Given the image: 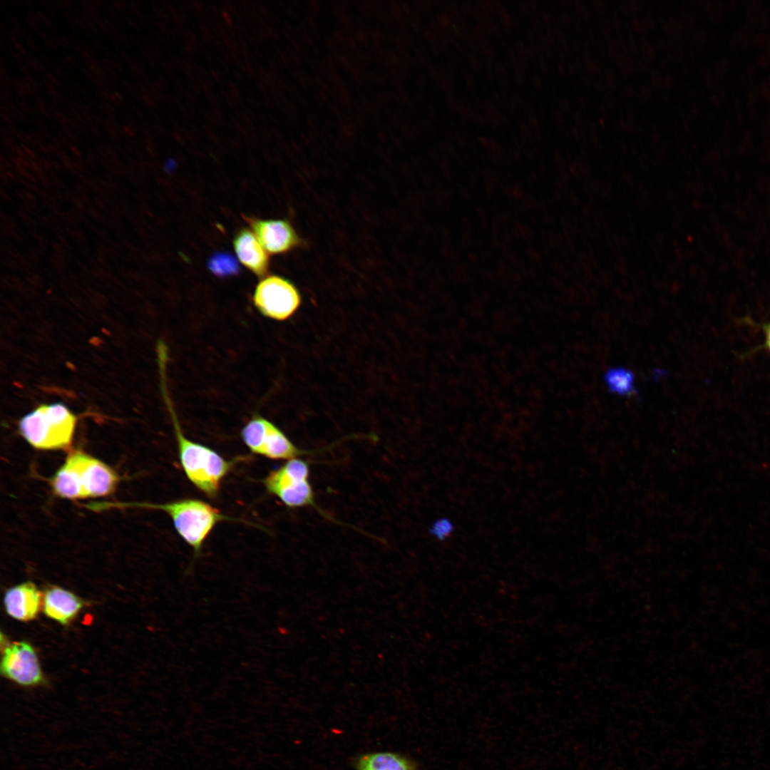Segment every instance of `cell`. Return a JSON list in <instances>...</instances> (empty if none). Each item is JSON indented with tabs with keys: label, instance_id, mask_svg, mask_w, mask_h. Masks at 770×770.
I'll use <instances>...</instances> for the list:
<instances>
[{
	"label": "cell",
	"instance_id": "1",
	"mask_svg": "<svg viewBox=\"0 0 770 770\" xmlns=\"http://www.w3.org/2000/svg\"><path fill=\"white\" fill-rule=\"evenodd\" d=\"M160 367L162 393L174 427L181 466L188 479L198 490L210 498H215L220 491L222 480L240 458L226 460L215 450L192 441L184 435L167 391L165 365Z\"/></svg>",
	"mask_w": 770,
	"mask_h": 770
},
{
	"label": "cell",
	"instance_id": "2",
	"mask_svg": "<svg viewBox=\"0 0 770 770\" xmlns=\"http://www.w3.org/2000/svg\"><path fill=\"white\" fill-rule=\"evenodd\" d=\"M138 507L160 510L171 518L178 534L188 544L197 557L202 545L216 525L224 520H236L212 505L196 498H183L166 503H91L88 508L99 511L108 508Z\"/></svg>",
	"mask_w": 770,
	"mask_h": 770
},
{
	"label": "cell",
	"instance_id": "3",
	"mask_svg": "<svg viewBox=\"0 0 770 770\" xmlns=\"http://www.w3.org/2000/svg\"><path fill=\"white\" fill-rule=\"evenodd\" d=\"M118 482V475L109 466L81 451H73L50 483L56 496L76 500L111 495Z\"/></svg>",
	"mask_w": 770,
	"mask_h": 770
},
{
	"label": "cell",
	"instance_id": "4",
	"mask_svg": "<svg viewBox=\"0 0 770 770\" xmlns=\"http://www.w3.org/2000/svg\"><path fill=\"white\" fill-rule=\"evenodd\" d=\"M77 418L61 402L41 404L24 416L19 422V431L34 448L39 450H59L71 444Z\"/></svg>",
	"mask_w": 770,
	"mask_h": 770
},
{
	"label": "cell",
	"instance_id": "5",
	"mask_svg": "<svg viewBox=\"0 0 770 770\" xmlns=\"http://www.w3.org/2000/svg\"><path fill=\"white\" fill-rule=\"evenodd\" d=\"M267 491L292 508L310 506L330 518L317 505L309 482L308 463L298 458L288 460L262 480Z\"/></svg>",
	"mask_w": 770,
	"mask_h": 770
},
{
	"label": "cell",
	"instance_id": "6",
	"mask_svg": "<svg viewBox=\"0 0 770 770\" xmlns=\"http://www.w3.org/2000/svg\"><path fill=\"white\" fill-rule=\"evenodd\" d=\"M250 451L273 460H291L311 453L299 448L274 423L256 414L241 431Z\"/></svg>",
	"mask_w": 770,
	"mask_h": 770
},
{
	"label": "cell",
	"instance_id": "7",
	"mask_svg": "<svg viewBox=\"0 0 770 770\" xmlns=\"http://www.w3.org/2000/svg\"><path fill=\"white\" fill-rule=\"evenodd\" d=\"M252 302L262 315L282 322L297 312L302 303V296L290 280L282 276L269 275L257 284Z\"/></svg>",
	"mask_w": 770,
	"mask_h": 770
},
{
	"label": "cell",
	"instance_id": "8",
	"mask_svg": "<svg viewBox=\"0 0 770 770\" xmlns=\"http://www.w3.org/2000/svg\"><path fill=\"white\" fill-rule=\"evenodd\" d=\"M1 674L24 687H34L43 682V675L34 648L24 641L6 646L1 662Z\"/></svg>",
	"mask_w": 770,
	"mask_h": 770
},
{
	"label": "cell",
	"instance_id": "9",
	"mask_svg": "<svg viewBox=\"0 0 770 770\" xmlns=\"http://www.w3.org/2000/svg\"><path fill=\"white\" fill-rule=\"evenodd\" d=\"M245 219L265 250L271 254H286L304 245V240L287 220Z\"/></svg>",
	"mask_w": 770,
	"mask_h": 770
},
{
	"label": "cell",
	"instance_id": "10",
	"mask_svg": "<svg viewBox=\"0 0 770 770\" xmlns=\"http://www.w3.org/2000/svg\"><path fill=\"white\" fill-rule=\"evenodd\" d=\"M41 596L35 584L26 582L8 589L4 596L6 613L22 622L34 620L38 615Z\"/></svg>",
	"mask_w": 770,
	"mask_h": 770
},
{
	"label": "cell",
	"instance_id": "11",
	"mask_svg": "<svg viewBox=\"0 0 770 770\" xmlns=\"http://www.w3.org/2000/svg\"><path fill=\"white\" fill-rule=\"evenodd\" d=\"M233 247L239 261L259 277H265L269 271L270 259L253 232L240 230L233 240Z\"/></svg>",
	"mask_w": 770,
	"mask_h": 770
},
{
	"label": "cell",
	"instance_id": "12",
	"mask_svg": "<svg viewBox=\"0 0 770 770\" xmlns=\"http://www.w3.org/2000/svg\"><path fill=\"white\" fill-rule=\"evenodd\" d=\"M83 602L76 595L58 586H51L43 594L42 607L51 620L66 625L80 612Z\"/></svg>",
	"mask_w": 770,
	"mask_h": 770
},
{
	"label": "cell",
	"instance_id": "13",
	"mask_svg": "<svg viewBox=\"0 0 770 770\" xmlns=\"http://www.w3.org/2000/svg\"><path fill=\"white\" fill-rule=\"evenodd\" d=\"M358 770H413L410 764L398 754L379 752L363 756Z\"/></svg>",
	"mask_w": 770,
	"mask_h": 770
},
{
	"label": "cell",
	"instance_id": "14",
	"mask_svg": "<svg viewBox=\"0 0 770 770\" xmlns=\"http://www.w3.org/2000/svg\"><path fill=\"white\" fill-rule=\"evenodd\" d=\"M207 267L213 274L221 278L232 277L240 272L236 259L226 252L213 254L207 261Z\"/></svg>",
	"mask_w": 770,
	"mask_h": 770
},
{
	"label": "cell",
	"instance_id": "15",
	"mask_svg": "<svg viewBox=\"0 0 770 770\" xmlns=\"http://www.w3.org/2000/svg\"><path fill=\"white\" fill-rule=\"evenodd\" d=\"M610 389L619 394H627L633 390L634 376L630 371L622 368L609 370L605 376Z\"/></svg>",
	"mask_w": 770,
	"mask_h": 770
},
{
	"label": "cell",
	"instance_id": "16",
	"mask_svg": "<svg viewBox=\"0 0 770 770\" xmlns=\"http://www.w3.org/2000/svg\"><path fill=\"white\" fill-rule=\"evenodd\" d=\"M640 51L644 58L650 61L656 56V47L646 38H642L640 42Z\"/></svg>",
	"mask_w": 770,
	"mask_h": 770
},
{
	"label": "cell",
	"instance_id": "17",
	"mask_svg": "<svg viewBox=\"0 0 770 770\" xmlns=\"http://www.w3.org/2000/svg\"><path fill=\"white\" fill-rule=\"evenodd\" d=\"M764 334V342L759 346V349H764L770 353V321L763 324H757Z\"/></svg>",
	"mask_w": 770,
	"mask_h": 770
}]
</instances>
